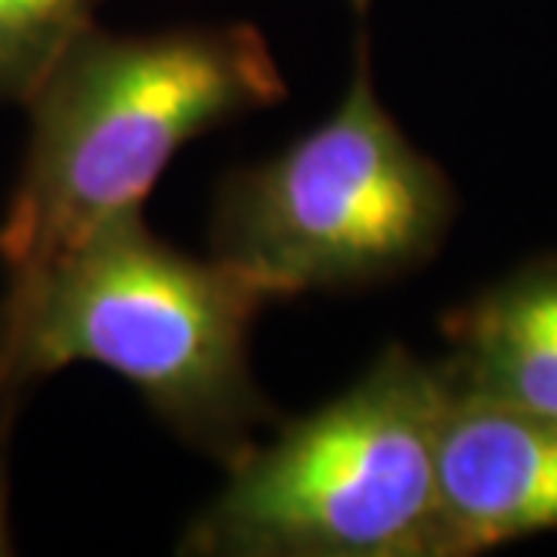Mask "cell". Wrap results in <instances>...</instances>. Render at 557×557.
<instances>
[{
    "label": "cell",
    "instance_id": "obj_1",
    "mask_svg": "<svg viewBox=\"0 0 557 557\" xmlns=\"http://www.w3.org/2000/svg\"><path fill=\"white\" fill-rule=\"evenodd\" d=\"M273 300L236 267L156 239L139 211L13 273L0 295V542L7 440L22 399L75 362L131 381L180 440L233 468L267 418L248 335Z\"/></svg>",
    "mask_w": 557,
    "mask_h": 557
},
{
    "label": "cell",
    "instance_id": "obj_2",
    "mask_svg": "<svg viewBox=\"0 0 557 557\" xmlns=\"http://www.w3.org/2000/svg\"><path fill=\"white\" fill-rule=\"evenodd\" d=\"M285 94L270 44L245 22L156 35L84 32L25 102L28 146L0 218L7 276L137 214L189 139Z\"/></svg>",
    "mask_w": 557,
    "mask_h": 557
},
{
    "label": "cell",
    "instance_id": "obj_3",
    "mask_svg": "<svg viewBox=\"0 0 557 557\" xmlns=\"http://www.w3.org/2000/svg\"><path fill=\"white\" fill-rule=\"evenodd\" d=\"M443 369L387 347L366 375L251 446L189 523L205 557H443L437 443Z\"/></svg>",
    "mask_w": 557,
    "mask_h": 557
},
{
    "label": "cell",
    "instance_id": "obj_4",
    "mask_svg": "<svg viewBox=\"0 0 557 557\" xmlns=\"http://www.w3.org/2000/svg\"><path fill=\"white\" fill-rule=\"evenodd\" d=\"M449 180L381 106L359 47L341 106L276 159L233 171L214 205V258L276 300L403 276L440 248Z\"/></svg>",
    "mask_w": 557,
    "mask_h": 557
},
{
    "label": "cell",
    "instance_id": "obj_5",
    "mask_svg": "<svg viewBox=\"0 0 557 557\" xmlns=\"http://www.w3.org/2000/svg\"><path fill=\"white\" fill-rule=\"evenodd\" d=\"M437 498L443 557L557 530V421L449 387Z\"/></svg>",
    "mask_w": 557,
    "mask_h": 557
},
{
    "label": "cell",
    "instance_id": "obj_6",
    "mask_svg": "<svg viewBox=\"0 0 557 557\" xmlns=\"http://www.w3.org/2000/svg\"><path fill=\"white\" fill-rule=\"evenodd\" d=\"M446 335L453 391L557 421V267L502 282L446 319Z\"/></svg>",
    "mask_w": 557,
    "mask_h": 557
},
{
    "label": "cell",
    "instance_id": "obj_7",
    "mask_svg": "<svg viewBox=\"0 0 557 557\" xmlns=\"http://www.w3.org/2000/svg\"><path fill=\"white\" fill-rule=\"evenodd\" d=\"M100 0H0V106L28 102L44 75L94 28Z\"/></svg>",
    "mask_w": 557,
    "mask_h": 557
},
{
    "label": "cell",
    "instance_id": "obj_8",
    "mask_svg": "<svg viewBox=\"0 0 557 557\" xmlns=\"http://www.w3.org/2000/svg\"><path fill=\"white\" fill-rule=\"evenodd\" d=\"M350 3H354V10H357V13H366L372 0H350Z\"/></svg>",
    "mask_w": 557,
    "mask_h": 557
}]
</instances>
